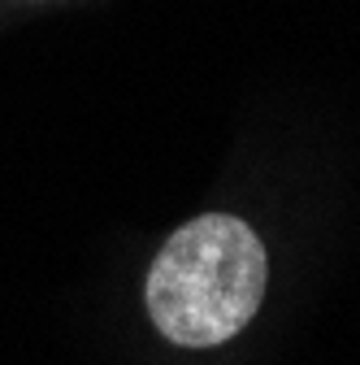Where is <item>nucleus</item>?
Here are the masks:
<instances>
[{"label":"nucleus","instance_id":"1","mask_svg":"<svg viewBox=\"0 0 360 365\" xmlns=\"http://www.w3.org/2000/svg\"><path fill=\"white\" fill-rule=\"evenodd\" d=\"M269 261L248 222L204 213L165 240L144 300L157 331L178 348H217L235 339L265 300Z\"/></svg>","mask_w":360,"mask_h":365}]
</instances>
